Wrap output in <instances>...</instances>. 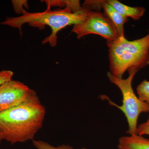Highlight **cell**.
Here are the masks:
<instances>
[{"mask_svg": "<svg viewBox=\"0 0 149 149\" xmlns=\"http://www.w3.org/2000/svg\"><path fill=\"white\" fill-rule=\"evenodd\" d=\"M46 113L39 97L0 112V136L12 145L33 141Z\"/></svg>", "mask_w": 149, "mask_h": 149, "instance_id": "cell-1", "label": "cell"}, {"mask_svg": "<svg viewBox=\"0 0 149 149\" xmlns=\"http://www.w3.org/2000/svg\"><path fill=\"white\" fill-rule=\"evenodd\" d=\"M47 8L42 12L29 13L22 9V15L16 17H8L1 23L17 28L21 32L23 25L28 23L32 27L43 28L49 26L52 30L51 35L43 40V45L49 43L52 47L56 45L58 33L69 25L79 24L85 20L90 10L83 7L80 10L73 11L70 8L65 7L63 9L52 10L51 6L47 4Z\"/></svg>", "mask_w": 149, "mask_h": 149, "instance_id": "cell-2", "label": "cell"}, {"mask_svg": "<svg viewBox=\"0 0 149 149\" xmlns=\"http://www.w3.org/2000/svg\"><path fill=\"white\" fill-rule=\"evenodd\" d=\"M110 72L122 78L126 71H139L149 65V31L145 37L129 41L125 37L107 41Z\"/></svg>", "mask_w": 149, "mask_h": 149, "instance_id": "cell-3", "label": "cell"}, {"mask_svg": "<svg viewBox=\"0 0 149 149\" xmlns=\"http://www.w3.org/2000/svg\"><path fill=\"white\" fill-rule=\"evenodd\" d=\"M138 70H133L128 72L129 75L126 79L118 78L109 72L107 76L110 82L117 86L122 93V104L118 106L107 99L109 104L117 107L125 115L128 128L126 131L130 136L137 135L138 120L142 113H149V104L142 101L134 93L132 88V81Z\"/></svg>", "mask_w": 149, "mask_h": 149, "instance_id": "cell-4", "label": "cell"}, {"mask_svg": "<svg viewBox=\"0 0 149 149\" xmlns=\"http://www.w3.org/2000/svg\"><path fill=\"white\" fill-rule=\"evenodd\" d=\"M72 32L78 39L91 34L100 35L107 41H114L119 37L111 20L99 11H89L84 21L73 25Z\"/></svg>", "mask_w": 149, "mask_h": 149, "instance_id": "cell-5", "label": "cell"}, {"mask_svg": "<svg viewBox=\"0 0 149 149\" xmlns=\"http://www.w3.org/2000/svg\"><path fill=\"white\" fill-rule=\"evenodd\" d=\"M38 97L35 91L20 81L12 79L0 86V112Z\"/></svg>", "mask_w": 149, "mask_h": 149, "instance_id": "cell-6", "label": "cell"}, {"mask_svg": "<svg viewBox=\"0 0 149 149\" xmlns=\"http://www.w3.org/2000/svg\"><path fill=\"white\" fill-rule=\"evenodd\" d=\"M106 2L122 16L130 17L134 20H139L143 16L146 9L142 7L129 6L117 0H108Z\"/></svg>", "mask_w": 149, "mask_h": 149, "instance_id": "cell-7", "label": "cell"}, {"mask_svg": "<svg viewBox=\"0 0 149 149\" xmlns=\"http://www.w3.org/2000/svg\"><path fill=\"white\" fill-rule=\"evenodd\" d=\"M101 4L102 8L104 10V14L114 24L118 32L119 37H125L124 25L128 21V18L124 17L118 13L106 1H101Z\"/></svg>", "mask_w": 149, "mask_h": 149, "instance_id": "cell-8", "label": "cell"}, {"mask_svg": "<svg viewBox=\"0 0 149 149\" xmlns=\"http://www.w3.org/2000/svg\"><path fill=\"white\" fill-rule=\"evenodd\" d=\"M117 147L118 149H149V139L138 135L122 136Z\"/></svg>", "mask_w": 149, "mask_h": 149, "instance_id": "cell-9", "label": "cell"}, {"mask_svg": "<svg viewBox=\"0 0 149 149\" xmlns=\"http://www.w3.org/2000/svg\"><path fill=\"white\" fill-rule=\"evenodd\" d=\"M137 92L139 98L149 104V81H142L137 87Z\"/></svg>", "mask_w": 149, "mask_h": 149, "instance_id": "cell-10", "label": "cell"}, {"mask_svg": "<svg viewBox=\"0 0 149 149\" xmlns=\"http://www.w3.org/2000/svg\"><path fill=\"white\" fill-rule=\"evenodd\" d=\"M33 146L37 149H74L73 147L68 145H63L55 147L46 141L42 140L32 141Z\"/></svg>", "mask_w": 149, "mask_h": 149, "instance_id": "cell-11", "label": "cell"}, {"mask_svg": "<svg viewBox=\"0 0 149 149\" xmlns=\"http://www.w3.org/2000/svg\"><path fill=\"white\" fill-rule=\"evenodd\" d=\"M14 74L11 70H3L0 71V86L6 82L12 80Z\"/></svg>", "mask_w": 149, "mask_h": 149, "instance_id": "cell-12", "label": "cell"}, {"mask_svg": "<svg viewBox=\"0 0 149 149\" xmlns=\"http://www.w3.org/2000/svg\"><path fill=\"white\" fill-rule=\"evenodd\" d=\"M137 133V135L139 136H149V115L146 121L138 125Z\"/></svg>", "mask_w": 149, "mask_h": 149, "instance_id": "cell-13", "label": "cell"}, {"mask_svg": "<svg viewBox=\"0 0 149 149\" xmlns=\"http://www.w3.org/2000/svg\"><path fill=\"white\" fill-rule=\"evenodd\" d=\"M3 139H2L1 137V136H0V144L1 143V142L2 141Z\"/></svg>", "mask_w": 149, "mask_h": 149, "instance_id": "cell-14", "label": "cell"}, {"mask_svg": "<svg viewBox=\"0 0 149 149\" xmlns=\"http://www.w3.org/2000/svg\"><path fill=\"white\" fill-rule=\"evenodd\" d=\"M78 149H88L86 148H81Z\"/></svg>", "mask_w": 149, "mask_h": 149, "instance_id": "cell-15", "label": "cell"}]
</instances>
